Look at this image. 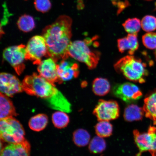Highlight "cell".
<instances>
[{
  "instance_id": "6da1fadb",
  "label": "cell",
  "mask_w": 156,
  "mask_h": 156,
  "mask_svg": "<svg viewBox=\"0 0 156 156\" xmlns=\"http://www.w3.org/2000/svg\"><path fill=\"white\" fill-rule=\"evenodd\" d=\"M72 23L71 17L66 15L60 16L42 31V36L47 47L48 55L55 61L69 56L68 50L72 42Z\"/></svg>"
},
{
  "instance_id": "7a4b0ae2",
  "label": "cell",
  "mask_w": 156,
  "mask_h": 156,
  "mask_svg": "<svg viewBox=\"0 0 156 156\" xmlns=\"http://www.w3.org/2000/svg\"><path fill=\"white\" fill-rule=\"evenodd\" d=\"M114 67L117 72L122 74L127 79L140 83L145 82L148 72L146 64L140 58L126 56L117 62Z\"/></svg>"
},
{
  "instance_id": "3957f363",
  "label": "cell",
  "mask_w": 156,
  "mask_h": 156,
  "mask_svg": "<svg viewBox=\"0 0 156 156\" xmlns=\"http://www.w3.org/2000/svg\"><path fill=\"white\" fill-rule=\"evenodd\" d=\"M93 39L87 38L83 41L72 42L68 48V54L70 57L85 63L90 69L97 67L101 54L90 48Z\"/></svg>"
},
{
  "instance_id": "277c9868",
  "label": "cell",
  "mask_w": 156,
  "mask_h": 156,
  "mask_svg": "<svg viewBox=\"0 0 156 156\" xmlns=\"http://www.w3.org/2000/svg\"><path fill=\"white\" fill-rule=\"evenodd\" d=\"M22 83L24 90L28 94L44 100L54 96L59 91L54 84L36 73L26 76Z\"/></svg>"
},
{
  "instance_id": "5b68a950",
  "label": "cell",
  "mask_w": 156,
  "mask_h": 156,
  "mask_svg": "<svg viewBox=\"0 0 156 156\" xmlns=\"http://www.w3.org/2000/svg\"><path fill=\"white\" fill-rule=\"evenodd\" d=\"M24 128L13 117L1 119L0 136L1 140L9 144L20 143L25 140Z\"/></svg>"
},
{
  "instance_id": "8992f818",
  "label": "cell",
  "mask_w": 156,
  "mask_h": 156,
  "mask_svg": "<svg viewBox=\"0 0 156 156\" xmlns=\"http://www.w3.org/2000/svg\"><path fill=\"white\" fill-rule=\"evenodd\" d=\"M4 58L10 64L17 74L20 75L25 68L26 60V46L23 44L9 47L4 50Z\"/></svg>"
},
{
  "instance_id": "52a82bcc",
  "label": "cell",
  "mask_w": 156,
  "mask_h": 156,
  "mask_svg": "<svg viewBox=\"0 0 156 156\" xmlns=\"http://www.w3.org/2000/svg\"><path fill=\"white\" fill-rule=\"evenodd\" d=\"M26 50V60L38 65L42 58L48 55L47 47L43 36L37 35L33 37L27 44Z\"/></svg>"
},
{
  "instance_id": "ba28073f",
  "label": "cell",
  "mask_w": 156,
  "mask_h": 156,
  "mask_svg": "<svg viewBox=\"0 0 156 156\" xmlns=\"http://www.w3.org/2000/svg\"><path fill=\"white\" fill-rule=\"evenodd\" d=\"M99 121L112 120L120 115V108L116 101L100 99L93 112Z\"/></svg>"
},
{
  "instance_id": "9c48e42d",
  "label": "cell",
  "mask_w": 156,
  "mask_h": 156,
  "mask_svg": "<svg viewBox=\"0 0 156 156\" xmlns=\"http://www.w3.org/2000/svg\"><path fill=\"white\" fill-rule=\"evenodd\" d=\"M112 93L115 96L127 103L135 102L142 96V93L137 86L128 82L115 86Z\"/></svg>"
},
{
  "instance_id": "30bf717a",
  "label": "cell",
  "mask_w": 156,
  "mask_h": 156,
  "mask_svg": "<svg viewBox=\"0 0 156 156\" xmlns=\"http://www.w3.org/2000/svg\"><path fill=\"white\" fill-rule=\"evenodd\" d=\"M1 93L9 97H12L24 90L23 83L12 74L2 73L0 75Z\"/></svg>"
},
{
  "instance_id": "8fae6325",
  "label": "cell",
  "mask_w": 156,
  "mask_h": 156,
  "mask_svg": "<svg viewBox=\"0 0 156 156\" xmlns=\"http://www.w3.org/2000/svg\"><path fill=\"white\" fill-rule=\"evenodd\" d=\"M69 57L62 59L57 64L58 75L61 81H69L74 78L77 77L79 75V65L68 59Z\"/></svg>"
},
{
  "instance_id": "7c38bea8",
  "label": "cell",
  "mask_w": 156,
  "mask_h": 156,
  "mask_svg": "<svg viewBox=\"0 0 156 156\" xmlns=\"http://www.w3.org/2000/svg\"><path fill=\"white\" fill-rule=\"evenodd\" d=\"M156 128L151 126L147 133H140L137 130H134L133 135L134 141L139 149V154L143 152L149 151L151 149L155 139Z\"/></svg>"
},
{
  "instance_id": "4fadbf2b",
  "label": "cell",
  "mask_w": 156,
  "mask_h": 156,
  "mask_svg": "<svg viewBox=\"0 0 156 156\" xmlns=\"http://www.w3.org/2000/svg\"><path fill=\"white\" fill-rule=\"evenodd\" d=\"M38 65V71L42 77L53 84L60 81L57 73V64L54 58L42 60Z\"/></svg>"
},
{
  "instance_id": "5bb4252c",
  "label": "cell",
  "mask_w": 156,
  "mask_h": 156,
  "mask_svg": "<svg viewBox=\"0 0 156 156\" xmlns=\"http://www.w3.org/2000/svg\"><path fill=\"white\" fill-rule=\"evenodd\" d=\"M30 146L26 140L19 143L10 144L1 150V156H30Z\"/></svg>"
},
{
  "instance_id": "9a60e30c",
  "label": "cell",
  "mask_w": 156,
  "mask_h": 156,
  "mask_svg": "<svg viewBox=\"0 0 156 156\" xmlns=\"http://www.w3.org/2000/svg\"><path fill=\"white\" fill-rule=\"evenodd\" d=\"M118 47L121 53L128 50L129 55H133L139 47L137 34H129L125 37L119 39Z\"/></svg>"
},
{
  "instance_id": "2e32d148",
  "label": "cell",
  "mask_w": 156,
  "mask_h": 156,
  "mask_svg": "<svg viewBox=\"0 0 156 156\" xmlns=\"http://www.w3.org/2000/svg\"><path fill=\"white\" fill-rule=\"evenodd\" d=\"M45 101L48 106L52 109L67 113L72 111L71 104L59 91L54 96Z\"/></svg>"
},
{
  "instance_id": "e0dca14e",
  "label": "cell",
  "mask_w": 156,
  "mask_h": 156,
  "mask_svg": "<svg viewBox=\"0 0 156 156\" xmlns=\"http://www.w3.org/2000/svg\"><path fill=\"white\" fill-rule=\"evenodd\" d=\"M144 102L143 108L145 116L156 124V90L147 95Z\"/></svg>"
},
{
  "instance_id": "ac0fdd59",
  "label": "cell",
  "mask_w": 156,
  "mask_h": 156,
  "mask_svg": "<svg viewBox=\"0 0 156 156\" xmlns=\"http://www.w3.org/2000/svg\"><path fill=\"white\" fill-rule=\"evenodd\" d=\"M0 118L4 119L16 116L15 107L9 97L1 93L0 95Z\"/></svg>"
},
{
  "instance_id": "d6986e66",
  "label": "cell",
  "mask_w": 156,
  "mask_h": 156,
  "mask_svg": "<svg viewBox=\"0 0 156 156\" xmlns=\"http://www.w3.org/2000/svg\"><path fill=\"white\" fill-rule=\"evenodd\" d=\"M144 113L143 108L136 105H130L125 109L124 118L126 122L137 121L142 119Z\"/></svg>"
},
{
  "instance_id": "ffe728a7",
  "label": "cell",
  "mask_w": 156,
  "mask_h": 156,
  "mask_svg": "<svg viewBox=\"0 0 156 156\" xmlns=\"http://www.w3.org/2000/svg\"><path fill=\"white\" fill-rule=\"evenodd\" d=\"M110 84L108 80L103 78H97L93 81V91L98 96H103L110 90Z\"/></svg>"
},
{
  "instance_id": "44dd1931",
  "label": "cell",
  "mask_w": 156,
  "mask_h": 156,
  "mask_svg": "<svg viewBox=\"0 0 156 156\" xmlns=\"http://www.w3.org/2000/svg\"><path fill=\"white\" fill-rule=\"evenodd\" d=\"M48 118L46 114H38L31 118L29 121V126L31 130L40 132L44 129L47 126Z\"/></svg>"
},
{
  "instance_id": "7402d4cb",
  "label": "cell",
  "mask_w": 156,
  "mask_h": 156,
  "mask_svg": "<svg viewBox=\"0 0 156 156\" xmlns=\"http://www.w3.org/2000/svg\"><path fill=\"white\" fill-rule=\"evenodd\" d=\"M19 29L24 32H31L35 27V21L31 16L25 14L21 16L17 22Z\"/></svg>"
},
{
  "instance_id": "603a6c76",
  "label": "cell",
  "mask_w": 156,
  "mask_h": 156,
  "mask_svg": "<svg viewBox=\"0 0 156 156\" xmlns=\"http://www.w3.org/2000/svg\"><path fill=\"white\" fill-rule=\"evenodd\" d=\"M90 136L86 130L80 129L74 132L73 140L74 143L79 147H83L88 144Z\"/></svg>"
},
{
  "instance_id": "cb8c5ba5",
  "label": "cell",
  "mask_w": 156,
  "mask_h": 156,
  "mask_svg": "<svg viewBox=\"0 0 156 156\" xmlns=\"http://www.w3.org/2000/svg\"><path fill=\"white\" fill-rule=\"evenodd\" d=\"M66 113L58 111L52 114V122L55 127L58 129H63L68 125L69 122V118Z\"/></svg>"
},
{
  "instance_id": "d4e9b609",
  "label": "cell",
  "mask_w": 156,
  "mask_h": 156,
  "mask_svg": "<svg viewBox=\"0 0 156 156\" xmlns=\"http://www.w3.org/2000/svg\"><path fill=\"white\" fill-rule=\"evenodd\" d=\"M95 128L97 135L101 137H109L112 133L113 126L108 121H99L95 126Z\"/></svg>"
},
{
  "instance_id": "484cf974",
  "label": "cell",
  "mask_w": 156,
  "mask_h": 156,
  "mask_svg": "<svg viewBox=\"0 0 156 156\" xmlns=\"http://www.w3.org/2000/svg\"><path fill=\"white\" fill-rule=\"evenodd\" d=\"M122 25L126 32L130 34H137L141 27V21L137 18L128 19Z\"/></svg>"
},
{
  "instance_id": "4316f807",
  "label": "cell",
  "mask_w": 156,
  "mask_h": 156,
  "mask_svg": "<svg viewBox=\"0 0 156 156\" xmlns=\"http://www.w3.org/2000/svg\"><path fill=\"white\" fill-rule=\"evenodd\" d=\"M106 141L102 137L95 136L91 140L89 146V149L91 153L98 154L102 153L106 149Z\"/></svg>"
},
{
  "instance_id": "83f0119b",
  "label": "cell",
  "mask_w": 156,
  "mask_h": 156,
  "mask_svg": "<svg viewBox=\"0 0 156 156\" xmlns=\"http://www.w3.org/2000/svg\"><path fill=\"white\" fill-rule=\"evenodd\" d=\"M141 27L144 31L150 32L156 29V17L151 15H146L141 22Z\"/></svg>"
},
{
  "instance_id": "f1b7e54d",
  "label": "cell",
  "mask_w": 156,
  "mask_h": 156,
  "mask_svg": "<svg viewBox=\"0 0 156 156\" xmlns=\"http://www.w3.org/2000/svg\"><path fill=\"white\" fill-rule=\"evenodd\" d=\"M144 45L149 49H156V33L148 32L144 34L142 37Z\"/></svg>"
},
{
  "instance_id": "f546056e",
  "label": "cell",
  "mask_w": 156,
  "mask_h": 156,
  "mask_svg": "<svg viewBox=\"0 0 156 156\" xmlns=\"http://www.w3.org/2000/svg\"><path fill=\"white\" fill-rule=\"evenodd\" d=\"M34 3L37 10L43 13L48 12L52 6L50 0H34Z\"/></svg>"
},
{
  "instance_id": "4dcf8cb0",
  "label": "cell",
  "mask_w": 156,
  "mask_h": 156,
  "mask_svg": "<svg viewBox=\"0 0 156 156\" xmlns=\"http://www.w3.org/2000/svg\"><path fill=\"white\" fill-rule=\"evenodd\" d=\"M4 6L5 7H4V15H3V18L2 19V22L1 23V27L2 26H3V25H4L7 23L8 21V17H7V16L9 15V13L8 11V10L6 6V5Z\"/></svg>"
},
{
  "instance_id": "1f68e13d",
  "label": "cell",
  "mask_w": 156,
  "mask_h": 156,
  "mask_svg": "<svg viewBox=\"0 0 156 156\" xmlns=\"http://www.w3.org/2000/svg\"><path fill=\"white\" fill-rule=\"evenodd\" d=\"M149 152L152 156H156V132L155 134L154 140Z\"/></svg>"
},
{
  "instance_id": "d6a6232c",
  "label": "cell",
  "mask_w": 156,
  "mask_h": 156,
  "mask_svg": "<svg viewBox=\"0 0 156 156\" xmlns=\"http://www.w3.org/2000/svg\"><path fill=\"white\" fill-rule=\"evenodd\" d=\"M141 155H140L138 154H137V155H136V156H141Z\"/></svg>"
},
{
  "instance_id": "836d02e7",
  "label": "cell",
  "mask_w": 156,
  "mask_h": 156,
  "mask_svg": "<svg viewBox=\"0 0 156 156\" xmlns=\"http://www.w3.org/2000/svg\"><path fill=\"white\" fill-rule=\"evenodd\" d=\"M155 57L156 58V49L155 51Z\"/></svg>"
},
{
  "instance_id": "e575fe53",
  "label": "cell",
  "mask_w": 156,
  "mask_h": 156,
  "mask_svg": "<svg viewBox=\"0 0 156 156\" xmlns=\"http://www.w3.org/2000/svg\"><path fill=\"white\" fill-rule=\"evenodd\" d=\"M145 1H152V0H145Z\"/></svg>"
},
{
  "instance_id": "d590c367",
  "label": "cell",
  "mask_w": 156,
  "mask_h": 156,
  "mask_svg": "<svg viewBox=\"0 0 156 156\" xmlns=\"http://www.w3.org/2000/svg\"><path fill=\"white\" fill-rule=\"evenodd\" d=\"M25 1H27V0H25Z\"/></svg>"
},
{
  "instance_id": "8d00e7d4",
  "label": "cell",
  "mask_w": 156,
  "mask_h": 156,
  "mask_svg": "<svg viewBox=\"0 0 156 156\" xmlns=\"http://www.w3.org/2000/svg\"><path fill=\"white\" fill-rule=\"evenodd\" d=\"M155 9H156V8Z\"/></svg>"
}]
</instances>
